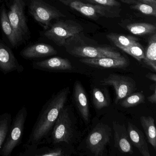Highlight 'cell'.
Returning a JSON list of instances; mask_svg holds the SVG:
<instances>
[{
  "instance_id": "6da1fadb",
  "label": "cell",
  "mask_w": 156,
  "mask_h": 156,
  "mask_svg": "<svg viewBox=\"0 0 156 156\" xmlns=\"http://www.w3.org/2000/svg\"><path fill=\"white\" fill-rule=\"evenodd\" d=\"M70 93L69 87L53 95L44 104L34 125L26 145L39 146L47 141Z\"/></svg>"
},
{
  "instance_id": "7a4b0ae2",
  "label": "cell",
  "mask_w": 156,
  "mask_h": 156,
  "mask_svg": "<svg viewBox=\"0 0 156 156\" xmlns=\"http://www.w3.org/2000/svg\"><path fill=\"white\" fill-rule=\"evenodd\" d=\"M75 132V124L72 117V112L68 106H65L59 114L52 129L50 138L49 139V141L53 145L63 142L69 143L73 137Z\"/></svg>"
},
{
  "instance_id": "3957f363",
  "label": "cell",
  "mask_w": 156,
  "mask_h": 156,
  "mask_svg": "<svg viewBox=\"0 0 156 156\" xmlns=\"http://www.w3.org/2000/svg\"><path fill=\"white\" fill-rule=\"evenodd\" d=\"M27 115L28 110L25 106L23 107L18 111L11 125L7 139L0 150V156H10L14 149L21 143Z\"/></svg>"
},
{
  "instance_id": "277c9868",
  "label": "cell",
  "mask_w": 156,
  "mask_h": 156,
  "mask_svg": "<svg viewBox=\"0 0 156 156\" xmlns=\"http://www.w3.org/2000/svg\"><path fill=\"white\" fill-rule=\"evenodd\" d=\"M83 30L80 24L72 20H61L54 24L44 34L59 46H64L66 41Z\"/></svg>"
},
{
  "instance_id": "5b68a950",
  "label": "cell",
  "mask_w": 156,
  "mask_h": 156,
  "mask_svg": "<svg viewBox=\"0 0 156 156\" xmlns=\"http://www.w3.org/2000/svg\"><path fill=\"white\" fill-rule=\"evenodd\" d=\"M111 134L110 127L103 123H98L87 137V148L95 156H102L110 141Z\"/></svg>"
},
{
  "instance_id": "8992f818",
  "label": "cell",
  "mask_w": 156,
  "mask_h": 156,
  "mask_svg": "<svg viewBox=\"0 0 156 156\" xmlns=\"http://www.w3.org/2000/svg\"><path fill=\"white\" fill-rule=\"evenodd\" d=\"M100 84L103 86H112L114 87L115 93V104L134 93L136 89V82L133 78L118 74H111L101 80Z\"/></svg>"
},
{
  "instance_id": "52a82bcc",
  "label": "cell",
  "mask_w": 156,
  "mask_h": 156,
  "mask_svg": "<svg viewBox=\"0 0 156 156\" xmlns=\"http://www.w3.org/2000/svg\"><path fill=\"white\" fill-rule=\"evenodd\" d=\"M68 53L79 58H97L103 57L119 58L120 53L109 47L86 45H65Z\"/></svg>"
},
{
  "instance_id": "ba28073f",
  "label": "cell",
  "mask_w": 156,
  "mask_h": 156,
  "mask_svg": "<svg viewBox=\"0 0 156 156\" xmlns=\"http://www.w3.org/2000/svg\"><path fill=\"white\" fill-rule=\"evenodd\" d=\"M29 9L34 20L45 30L49 29L53 20L66 17L60 11L42 0H32Z\"/></svg>"
},
{
  "instance_id": "9c48e42d",
  "label": "cell",
  "mask_w": 156,
  "mask_h": 156,
  "mask_svg": "<svg viewBox=\"0 0 156 156\" xmlns=\"http://www.w3.org/2000/svg\"><path fill=\"white\" fill-rule=\"evenodd\" d=\"M24 0H13L8 13L9 20L13 27L19 42L28 33V29L24 13Z\"/></svg>"
},
{
  "instance_id": "30bf717a",
  "label": "cell",
  "mask_w": 156,
  "mask_h": 156,
  "mask_svg": "<svg viewBox=\"0 0 156 156\" xmlns=\"http://www.w3.org/2000/svg\"><path fill=\"white\" fill-rule=\"evenodd\" d=\"M69 7L84 16L93 20H97L99 16L107 18L117 17V14L111 9L113 7H106L90 3H84L81 1L73 2L70 4Z\"/></svg>"
},
{
  "instance_id": "8fae6325",
  "label": "cell",
  "mask_w": 156,
  "mask_h": 156,
  "mask_svg": "<svg viewBox=\"0 0 156 156\" xmlns=\"http://www.w3.org/2000/svg\"><path fill=\"white\" fill-rule=\"evenodd\" d=\"M23 71V66L19 63L11 50L0 43V72L7 74L13 72L22 73Z\"/></svg>"
},
{
  "instance_id": "7c38bea8",
  "label": "cell",
  "mask_w": 156,
  "mask_h": 156,
  "mask_svg": "<svg viewBox=\"0 0 156 156\" xmlns=\"http://www.w3.org/2000/svg\"><path fill=\"white\" fill-rule=\"evenodd\" d=\"M79 61L89 66L100 68L124 69L129 65L128 60L122 55L119 58H83Z\"/></svg>"
},
{
  "instance_id": "4fadbf2b",
  "label": "cell",
  "mask_w": 156,
  "mask_h": 156,
  "mask_svg": "<svg viewBox=\"0 0 156 156\" xmlns=\"http://www.w3.org/2000/svg\"><path fill=\"white\" fill-rule=\"evenodd\" d=\"M32 66L34 69L49 72L71 71L73 69V65L68 59L60 57L34 62Z\"/></svg>"
},
{
  "instance_id": "5bb4252c",
  "label": "cell",
  "mask_w": 156,
  "mask_h": 156,
  "mask_svg": "<svg viewBox=\"0 0 156 156\" xmlns=\"http://www.w3.org/2000/svg\"><path fill=\"white\" fill-rule=\"evenodd\" d=\"M73 98L76 108L82 118L85 122H88L90 115L89 103L86 92L80 81L75 82Z\"/></svg>"
},
{
  "instance_id": "9a60e30c",
  "label": "cell",
  "mask_w": 156,
  "mask_h": 156,
  "mask_svg": "<svg viewBox=\"0 0 156 156\" xmlns=\"http://www.w3.org/2000/svg\"><path fill=\"white\" fill-rule=\"evenodd\" d=\"M113 125L115 147L122 153L133 154L132 144L126 126L116 122H113Z\"/></svg>"
},
{
  "instance_id": "2e32d148",
  "label": "cell",
  "mask_w": 156,
  "mask_h": 156,
  "mask_svg": "<svg viewBox=\"0 0 156 156\" xmlns=\"http://www.w3.org/2000/svg\"><path fill=\"white\" fill-rule=\"evenodd\" d=\"M56 50L51 45L46 44H37L23 49L21 55L25 59L42 58L57 54Z\"/></svg>"
},
{
  "instance_id": "e0dca14e",
  "label": "cell",
  "mask_w": 156,
  "mask_h": 156,
  "mask_svg": "<svg viewBox=\"0 0 156 156\" xmlns=\"http://www.w3.org/2000/svg\"><path fill=\"white\" fill-rule=\"evenodd\" d=\"M127 130L131 143L138 149L141 155L150 156L147 143L142 131L130 122L128 124Z\"/></svg>"
},
{
  "instance_id": "ac0fdd59",
  "label": "cell",
  "mask_w": 156,
  "mask_h": 156,
  "mask_svg": "<svg viewBox=\"0 0 156 156\" xmlns=\"http://www.w3.org/2000/svg\"><path fill=\"white\" fill-rule=\"evenodd\" d=\"M20 156H63L66 154L62 148L55 147H50L26 145L24 150L19 154Z\"/></svg>"
},
{
  "instance_id": "d6986e66",
  "label": "cell",
  "mask_w": 156,
  "mask_h": 156,
  "mask_svg": "<svg viewBox=\"0 0 156 156\" xmlns=\"http://www.w3.org/2000/svg\"><path fill=\"white\" fill-rule=\"evenodd\" d=\"M140 121L149 143L156 149V131L154 119L150 116H142Z\"/></svg>"
},
{
  "instance_id": "ffe728a7",
  "label": "cell",
  "mask_w": 156,
  "mask_h": 156,
  "mask_svg": "<svg viewBox=\"0 0 156 156\" xmlns=\"http://www.w3.org/2000/svg\"><path fill=\"white\" fill-rule=\"evenodd\" d=\"M1 23L2 30L9 39L11 44L13 47H16L19 41L13 27L9 20L8 13L4 8L2 9L1 13Z\"/></svg>"
},
{
  "instance_id": "44dd1931",
  "label": "cell",
  "mask_w": 156,
  "mask_h": 156,
  "mask_svg": "<svg viewBox=\"0 0 156 156\" xmlns=\"http://www.w3.org/2000/svg\"><path fill=\"white\" fill-rule=\"evenodd\" d=\"M143 62L146 65L156 71V33L153 34L149 40L148 44Z\"/></svg>"
},
{
  "instance_id": "7402d4cb",
  "label": "cell",
  "mask_w": 156,
  "mask_h": 156,
  "mask_svg": "<svg viewBox=\"0 0 156 156\" xmlns=\"http://www.w3.org/2000/svg\"><path fill=\"white\" fill-rule=\"evenodd\" d=\"M92 99L94 106L98 110L107 107L110 105L108 93L104 89L94 87L92 90Z\"/></svg>"
},
{
  "instance_id": "603a6c76",
  "label": "cell",
  "mask_w": 156,
  "mask_h": 156,
  "mask_svg": "<svg viewBox=\"0 0 156 156\" xmlns=\"http://www.w3.org/2000/svg\"><path fill=\"white\" fill-rule=\"evenodd\" d=\"M122 2L135 10L148 16H156V7L147 3H144L139 0H120Z\"/></svg>"
},
{
  "instance_id": "cb8c5ba5",
  "label": "cell",
  "mask_w": 156,
  "mask_h": 156,
  "mask_svg": "<svg viewBox=\"0 0 156 156\" xmlns=\"http://www.w3.org/2000/svg\"><path fill=\"white\" fill-rule=\"evenodd\" d=\"M126 29L132 34L136 35H145L156 33L155 25L148 23H131L126 25Z\"/></svg>"
},
{
  "instance_id": "d4e9b609",
  "label": "cell",
  "mask_w": 156,
  "mask_h": 156,
  "mask_svg": "<svg viewBox=\"0 0 156 156\" xmlns=\"http://www.w3.org/2000/svg\"><path fill=\"white\" fill-rule=\"evenodd\" d=\"M107 38L116 46L120 49L128 47L137 42L138 39L134 36L129 35H122L116 33L108 34Z\"/></svg>"
},
{
  "instance_id": "484cf974",
  "label": "cell",
  "mask_w": 156,
  "mask_h": 156,
  "mask_svg": "<svg viewBox=\"0 0 156 156\" xmlns=\"http://www.w3.org/2000/svg\"><path fill=\"white\" fill-rule=\"evenodd\" d=\"M12 115L6 112L0 115V150L7 139L12 124Z\"/></svg>"
},
{
  "instance_id": "4316f807",
  "label": "cell",
  "mask_w": 156,
  "mask_h": 156,
  "mask_svg": "<svg viewBox=\"0 0 156 156\" xmlns=\"http://www.w3.org/2000/svg\"><path fill=\"white\" fill-rule=\"evenodd\" d=\"M145 99V97L143 92L133 93L119 101V105L122 107L129 108L143 103Z\"/></svg>"
},
{
  "instance_id": "83f0119b",
  "label": "cell",
  "mask_w": 156,
  "mask_h": 156,
  "mask_svg": "<svg viewBox=\"0 0 156 156\" xmlns=\"http://www.w3.org/2000/svg\"><path fill=\"white\" fill-rule=\"evenodd\" d=\"M121 50L139 62L143 60L145 57V51L142 45L138 42L128 47L122 48Z\"/></svg>"
},
{
  "instance_id": "f1b7e54d",
  "label": "cell",
  "mask_w": 156,
  "mask_h": 156,
  "mask_svg": "<svg viewBox=\"0 0 156 156\" xmlns=\"http://www.w3.org/2000/svg\"><path fill=\"white\" fill-rule=\"evenodd\" d=\"M93 4L108 7H119L120 3L116 0H92Z\"/></svg>"
},
{
  "instance_id": "f546056e",
  "label": "cell",
  "mask_w": 156,
  "mask_h": 156,
  "mask_svg": "<svg viewBox=\"0 0 156 156\" xmlns=\"http://www.w3.org/2000/svg\"><path fill=\"white\" fill-rule=\"evenodd\" d=\"M150 89L153 91V93L151 95L148 97L147 99L149 102L151 104H155L156 103V83L150 86Z\"/></svg>"
},
{
  "instance_id": "4dcf8cb0",
  "label": "cell",
  "mask_w": 156,
  "mask_h": 156,
  "mask_svg": "<svg viewBox=\"0 0 156 156\" xmlns=\"http://www.w3.org/2000/svg\"><path fill=\"white\" fill-rule=\"evenodd\" d=\"M58 1L61 2L64 5L68 6H69V5H70L71 3L75 1L83 2V1H84L88 2L91 3V4H93L92 0H58Z\"/></svg>"
},
{
  "instance_id": "1f68e13d",
  "label": "cell",
  "mask_w": 156,
  "mask_h": 156,
  "mask_svg": "<svg viewBox=\"0 0 156 156\" xmlns=\"http://www.w3.org/2000/svg\"><path fill=\"white\" fill-rule=\"evenodd\" d=\"M146 77L151 81H154V83L156 82V75L154 73H148L145 76Z\"/></svg>"
},
{
  "instance_id": "d6a6232c",
  "label": "cell",
  "mask_w": 156,
  "mask_h": 156,
  "mask_svg": "<svg viewBox=\"0 0 156 156\" xmlns=\"http://www.w3.org/2000/svg\"><path fill=\"white\" fill-rule=\"evenodd\" d=\"M139 1L144 2V3H147V4L156 7V0H139Z\"/></svg>"
}]
</instances>
